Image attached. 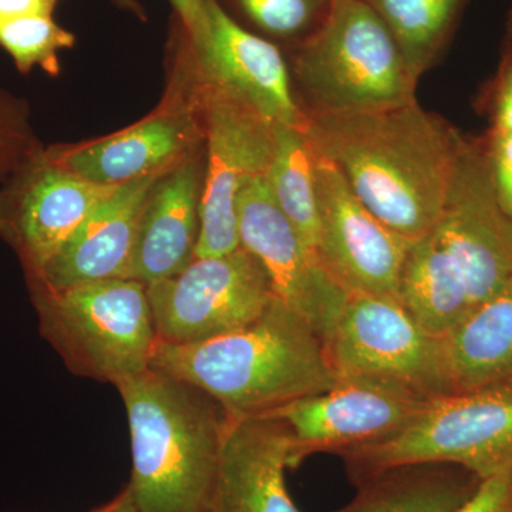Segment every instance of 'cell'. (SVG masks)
<instances>
[{"label":"cell","mask_w":512,"mask_h":512,"mask_svg":"<svg viewBox=\"0 0 512 512\" xmlns=\"http://www.w3.org/2000/svg\"><path fill=\"white\" fill-rule=\"evenodd\" d=\"M306 134L360 201L397 235L414 242L440 220L463 137L420 106L312 116Z\"/></svg>","instance_id":"obj_1"},{"label":"cell","mask_w":512,"mask_h":512,"mask_svg":"<svg viewBox=\"0 0 512 512\" xmlns=\"http://www.w3.org/2000/svg\"><path fill=\"white\" fill-rule=\"evenodd\" d=\"M150 367L208 394L229 420L271 416L338 382L325 342L276 296L237 332L192 345L158 342Z\"/></svg>","instance_id":"obj_2"},{"label":"cell","mask_w":512,"mask_h":512,"mask_svg":"<svg viewBox=\"0 0 512 512\" xmlns=\"http://www.w3.org/2000/svg\"><path fill=\"white\" fill-rule=\"evenodd\" d=\"M130 427L141 512H214L228 417L197 387L147 369L116 387Z\"/></svg>","instance_id":"obj_3"},{"label":"cell","mask_w":512,"mask_h":512,"mask_svg":"<svg viewBox=\"0 0 512 512\" xmlns=\"http://www.w3.org/2000/svg\"><path fill=\"white\" fill-rule=\"evenodd\" d=\"M312 116H352L416 101V76L366 0H329L293 60Z\"/></svg>","instance_id":"obj_4"},{"label":"cell","mask_w":512,"mask_h":512,"mask_svg":"<svg viewBox=\"0 0 512 512\" xmlns=\"http://www.w3.org/2000/svg\"><path fill=\"white\" fill-rule=\"evenodd\" d=\"M40 335L74 375L114 387L150 369L158 338L147 285L109 278L52 288L28 281Z\"/></svg>","instance_id":"obj_5"},{"label":"cell","mask_w":512,"mask_h":512,"mask_svg":"<svg viewBox=\"0 0 512 512\" xmlns=\"http://www.w3.org/2000/svg\"><path fill=\"white\" fill-rule=\"evenodd\" d=\"M336 456L355 484L416 463L454 464L480 480L504 473L512 468V382L429 397L399 433Z\"/></svg>","instance_id":"obj_6"},{"label":"cell","mask_w":512,"mask_h":512,"mask_svg":"<svg viewBox=\"0 0 512 512\" xmlns=\"http://www.w3.org/2000/svg\"><path fill=\"white\" fill-rule=\"evenodd\" d=\"M197 80L204 120L205 164L195 258H208L241 247L239 192L252 178L268 173L278 124L234 94L204 82L198 74Z\"/></svg>","instance_id":"obj_7"},{"label":"cell","mask_w":512,"mask_h":512,"mask_svg":"<svg viewBox=\"0 0 512 512\" xmlns=\"http://www.w3.org/2000/svg\"><path fill=\"white\" fill-rule=\"evenodd\" d=\"M158 342L192 345L255 322L275 293L247 249L194 258L171 278L147 285Z\"/></svg>","instance_id":"obj_8"},{"label":"cell","mask_w":512,"mask_h":512,"mask_svg":"<svg viewBox=\"0 0 512 512\" xmlns=\"http://www.w3.org/2000/svg\"><path fill=\"white\" fill-rule=\"evenodd\" d=\"M171 92L156 111L113 136L79 146L45 148L47 156L90 183L119 187L161 174L205 144L197 73L187 49Z\"/></svg>","instance_id":"obj_9"},{"label":"cell","mask_w":512,"mask_h":512,"mask_svg":"<svg viewBox=\"0 0 512 512\" xmlns=\"http://www.w3.org/2000/svg\"><path fill=\"white\" fill-rule=\"evenodd\" d=\"M466 282L474 308L512 279V218L498 200L488 141L463 137L433 231Z\"/></svg>","instance_id":"obj_10"},{"label":"cell","mask_w":512,"mask_h":512,"mask_svg":"<svg viewBox=\"0 0 512 512\" xmlns=\"http://www.w3.org/2000/svg\"><path fill=\"white\" fill-rule=\"evenodd\" d=\"M328 352L338 377L392 380L426 397L447 394L441 339L396 299L349 295Z\"/></svg>","instance_id":"obj_11"},{"label":"cell","mask_w":512,"mask_h":512,"mask_svg":"<svg viewBox=\"0 0 512 512\" xmlns=\"http://www.w3.org/2000/svg\"><path fill=\"white\" fill-rule=\"evenodd\" d=\"M116 188L90 183L66 170L43 147L0 183V239L18 256L26 279L42 274L90 212Z\"/></svg>","instance_id":"obj_12"},{"label":"cell","mask_w":512,"mask_h":512,"mask_svg":"<svg viewBox=\"0 0 512 512\" xmlns=\"http://www.w3.org/2000/svg\"><path fill=\"white\" fill-rule=\"evenodd\" d=\"M315 153L320 262L349 295L399 301L400 278L413 242L387 228L357 198L339 168Z\"/></svg>","instance_id":"obj_13"},{"label":"cell","mask_w":512,"mask_h":512,"mask_svg":"<svg viewBox=\"0 0 512 512\" xmlns=\"http://www.w3.org/2000/svg\"><path fill=\"white\" fill-rule=\"evenodd\" d=\"M237 215L241 247L262 265L276 298L308 320L328 348L349 293L279 210L265 177L244 185Z\"/></svg>","instance_id":"obj_14"},{"label":"cell","mask_w":512,"mask_h":512,"mask_svg":"<svg viewBox=\"0 0 512 512\" xmlns=\"http://www.w3.org/2000/svg\"><path fill=\"white\" fill-rule=\"evenodd\" d=\"M429 397L392 380L338 377L326 392L305 397L271 416L292 434V468L315 453L338 454L389 439L406 427Z\"/></svg>","instance_id":"obj_15"},{"label":"cell","mask_w":512,"mask_h":512,"mask_svg":"<svg viewBox=\"0 0 512 512\" xmlns=\"http://www.w3.org/2000/svg\"><path fill=\"white\" fill-rule=\"evenodd\" d=\"M207 6L210 39L197 55L188 46L198 77L276 124L305 130L308 114L293 96L291 74L278 47L239 26L218 0H208Z\"/></svg>","instance_id":"obj_16"},{"label":"cell","mask_w":512,"mask_h":512,"mask_svg":"<svg viewBox=\"0 0 512 512\" xmlns=\"http://www.w3.org/2000/svg\"><path fill=\"white\" fill-rule=\"evenodd\" d=\"M292 444L279 417L228 419L214 512H302L286 485Z\"/></svg>","instance_id":"obj_17"},{"label":"cell","mask_w":512,"mask_h":512,"mask_svg":"<svg viewBox=\"0 0 512 512\" xmlns=\"http://www.w3.org/2000/svg\"><path fill=\"white\" fill-rule=\"evenodd\" d=\"M163 174L146 175L117 187L90 212L42 274L26 281L62 288L97 279L128 278L141 215L151 188Z\"/></svg>","instance_id":"obj_18"},{"label":"cell","mask_w":512,"mask_h":512,"mask_svg":"<svg viewBox=\"0 0 512 512\" xmlns=\"http://www.w3.org/2000/svg\"><path fill=\"white\" fill-rule=\"evenodd\" d=\"M202 184L200 153L158 178L141 215L128 279L151 285L191 264L200 237Z\"/></svg>","instance_id":"obj_19"},{"label":"cell","mask_w":512,"mask_h":512,"mask_svg":"<svg viewBox=\"0 0 512 512\" xmlns=\"http://www.w3.org/2000/svg\"><path fill=\"white\" fill-rule=\"evenodd\" d=\"M447 393L512 382V279L441 339Z\"/></svg>","instance_id":"obj_20"},{"label":"cell","mask_w":512,"mask_h":512,"mask_svg":"<svg viewBox=\"0 0 512 512\" xmlns=\"http://www.w3.org/2000/svg\"><path fill=\"white\" fill-rule=\"evenodd\" d=\"M480 481L454 464H404L357 483L356 497L335 512H454Z\"/></svg>","instance_id":"obj_21"},{"label":"cell","mask_w":512,"mask_h":512,"mask_svg":"<svg viewBox=\"0 0 512 512\" xmlns=\"http://www.w3.org/2000/svg\"><path fill=\"white\" fill-rule=\"evenodd\" d=\"M399 302L434 338H446L474 306L466 282L439 239L430 232L410 248L399 286Z\"/></svg>","instance_id":"obj_22"},{"label":"cell","mask_w":512,"mask_h":512,"mask_svg":"<svg viewBox=\"0 0 512 512\" xmlns=\"http://www.w3.org/2000/svg\"><path fill=\"white\" fill-rule=\"evenodd\" d=\"M315 156V147L305 130L278 124L274 156L265 178L279 210L316 252L319 215Z\"/></svg>","instance_id":"obj_23"},{"label":"cell","mask_w":512,"mask_h":512,"mask_svg":"<svg viewBox=\"0 0 512 512\" xmlns=\"http://www.w3.org/2000/svg\"><path fill=\"white\" fill-rule=\"evenodd\" d=\"M386 23L417 79L433 66L464 0H366Z\"/></svg>","instance_id":"obj_24"},{"label":"cell","mask_w":512,"mask_h":512,"mask_svg":"<svg viewBox=\"0 0 512 512\" xmlns=\"http://www.w3.org/2000/svg\"><path fill=\"white\" fill-rule=\"evenodd\" d=\"M74 43L73 33L57 25L53 16L0 20V47L12 56L16 69L23 74L37 66L49 76H59V52Z\"/></svg>","instance_id":"obj_25"},{"label":"cell","mask_w":512,"mask_h":512,"mask_svg":"<svg viewBox=\"0 0 512 512\" xmlns=\"http://www.w3.org/2000/svg\"><path fill=\"white\" fill-rule=\"evenodd\" d=\"M42 147L25 100L0 90V183Z\"/></svg>","instance_id":"obj_26"},{"label":"cell","mask_w":512,"mask_h":512,"mask_svg":"<svg viewBox=\"0 0 512 512\" xmlns=\"http://www.w3.org/2000/svg\"><path fill=\"white\" fill-rule=\"evenodd\" d=\"M259 28L279 37L299 35L329 0H238Z\"/></svg>","instance_id":"obj_27"},{"label":"cell","mask_w":512,"mask_h":512,"mask_svg":"<svg viewBox=\"0 0 512 512\" xmlns=\"http://www.w3.org/2000/svg\"><path fill=\"white\" fill-rule=\"evenodd\" d=\"M454 512H512V468L481 480Z\"/></svg>","instance_id":"obj_28"},{"label":"cell","mask_w":512,"mask_h":512,"mask_svg":"<svg viewBox=\"0 0 512 512\" xmlns=\"http://www.w3.org/2000/svg\"><path fill=\"white\" fill-rule=\"evenodd\" d=\"M207 2L208 0H171L192 53H200L210 39Z\"/></svg>","instance_id":"obj_29"},{"label":"cell","mask_w":512,"mask_h":512,"mask_svg":"<svg viewBox=\"0 0 512 512\" xmlns=\"http://www.w3.org/2000/svg\"><path fill=\"white\" fill-rule=\"evenodd\" d=\"M488 150L498 200L512 218V136L488 138Z\"/></svg>","instance_id":"obj_30"},{"label":"cell","mask_w":512,"mask_h":512,"mask_svg":"<svg viewBox=\"0 0 512 512\" xmlns=\"http://www.w3.org/2000/svg\"><path fill=\"white\" fill-rule=\"evenodd\" d=\"M498 83L490 137L512 136V47L508 46Z\"/></svg>","instance_id":"obj_31"},{"label":"cell","mask_w":512,"mask_h":512,"mask_svg":"<svg viewBox=\"0 0 512 512\" xmlns=\"http://www.w3.org/2000/svg\"><path fill=\"white\" fill-rule=\"evenodd\" d=\"M60 0H0V20L53 16Z\"/></svg>","instance_id":"obj_32"},{"label":"cell","mask_w":512,"mask_h":512,"mask_svg":"<svg viewBox=\"0 0 512 512\" xmlns=\"http://www.w3.org/2000/svg\"><path fill=\"white\" fill-rule=\"evenodd\" d=\"M92 512H141L134 500L128 484L120 491L113 500L104 504L103 507L96 508Z\"/></svg>","instance_id":"obj_33"},{"label":"cell","mask_w":512,"mask_h":512,"mask_svg":"<svg viewBox=\"0 0 512 512\" xmlns=\"http://www.w3.org/2000/svg\"><path fill=\"white\" fill-rule=\"evenodd\" d=\"M117 8L124 10V12L131 13V15L136 16V18L143 20L146 22L147 13L144 10L143 5H141L140 0H111Z\"/></svg>","instance_id":"obj_34"},{"label":"cell","mask_w":512,"mask_h":512,"mask_svg":"<svg viewBox=\"0 0 512 512\" xmlns=\"http://www.w3.org/2000/svg\"><path fill=\"white\" fill-rule=\"evenodd\" d=\"M507 40H508V46L512 47V6L510 10V15H508L507 20Z\"/></svg>","instance_id":"obj_35"}]
</instances>
